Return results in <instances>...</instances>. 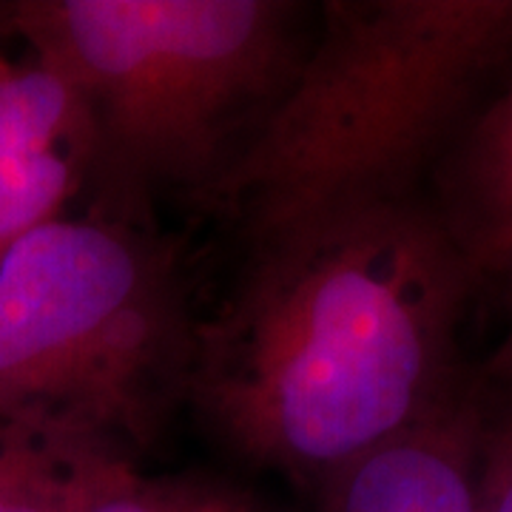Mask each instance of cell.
Wrapping results in <instances>:
<instances>
[{"mask_svg": "<svg viewBox=\"0 0 512 512\" xmlns=\"http://www.w3.org/2000/svg\"><path fill=\"white\" fill-rule=\"evenodd\" d=\"M245 251L197 319L185 399L239 461L313 490L476 376L461 325L481 279L430 194L330 211Z\"/></svg>", "mask_w": 512, "mask_h": 512, "instance_id": "cell-1", "label": "cell"}, {"mask_svg": "<svg viewBox=\"0 0 512 512\" xmlns=\"http://www.w3.org/2000/svg\"><path fill=\"white\" fill-rule=\"evenodd\" d=\"M120 461L126 458L0 421V512H83Z\"/></svg>", "mask_w": 512, "mask_h": 512, "instance_id": "cell-8", "label": "cell"}, {"mask_svg": "<svg viewBox=\"0 0 512 512\" xmlns=\"http://www.w3.org/2000/svg\"><path fill=\"white\" fill-rule=\"evenodd\" d=\"M282 0H18L3 32L69 80L97 174L126 194H202L291 83L311 35Z\"/></svg>", "mask_w": 512, "mask_h": 512, "instance_id": "cell-3", "label": "cell"}, {"mask_svg": "<svg viewBox=\"0 0 512 512\" xmlns=\"http://www.w3.org/2000/svg\"><path fill=\"white\" fill-rule=\"evenodd\" d=\"M510 55L512 0L325 3L291 83L200 202L251 245L419 194Z\"/></svg>", "mask_w": 512, "mask_h": 512, "instance_id": "cell-2", "label": "cell"}, {"mask_svg": "<svg viewBox=\"0 0 512 512\" xmlns=\"http://www.w3.org/2000/svg\"><path fill=\"white\" fill-rule=\"evenodd\" d=\"M3 15H6V3H0V32H3Z\"/></svg>", "mask_w": 512, "mask_h": 512, "instance_id": "cell-12", "label": "cell"}, {"mask_svg": "<svg viewBox=\"0 0 512 512\" xmlns=\"http://www.w3.org/2000/svg\"><path fill=\"white\" fill-rule=\"evenodd\" d=\"M97 174V134L69 80L0 55V259L66 214Z\"/></svg>", "mask_w": 512, "mask_h": 512, "instance_id": "cell-5", "label": "cell"}, {"mask_svg": "<svg viewBox=\"0 0 512 512\" xmlns=\"http://www.w3.org/2000/svg\"><path fill=\"white\" fill-rule=\"evenodd\" d=\"M430 200L481 282L512 259V77L458 128L433 168Z\"/></svg>", "mask_w": 512, "mask_h": 512, "instance_id": "cell-7", "label": "cell"}, {"mask_svg": "<svg viewBox=\"0 0 512 512\" xmlns=\"http://www.w3.org/2000/svg\"><path fill=\"white\" fill-rule=\"evenodd\" d=\"M481 407L476 373L427 419L322 478L311 512H478Z\"/></svg>", "mask_w": 512, "mask_h": 512, "instance_id": "cell-6", "label": "cell"}, {"mask_svg": "<svg viewBox=\"0 0 512 512\" xmlns=\"http://www.w3.org/2000/svg\"><path fill=\"white\" fill-rule=\"evenodd\" d=\"M504 276H507V325H504L501 342L495 345L487 365L481 370V379H487V382L493 384L512 382V259Z\"/></svg>", "mask_w": 512, "mask_h": 512, "instance_id": "cell-11", "label": "cell"}, {"mask_svg": "<svg viewBox=\"0 0 512 512\" xmlns=\"http://www.w3.org/2000/svg\"><path fill=\"white\" fill-rule=\"evenodd\" d=\"M83 512H282L237 478L214 473L143 476L131 461L114 464Z\"/></svg>", "mask_w": 512, "mask_h": 512, "instance_id": "cell-9", "label": "cell"}, {"mask_svg": "<svg viewBox=\"0 0 512 512\" xmlns=\"http://www.w3.org/2000/svg\"><path fill=\"white\" fill-rule=\"evenodd\" d=\"M197 319L146 225H40L0 259V421L134 461L185 407Z\"/></svg>", "mask_w": 512, "mask_h": 512, "instance_id": "cell-4", "label": "cell"}, {"mask_svg": "<svg viewBox=\"0 0 512 512\" xmlns=\"http://www.w3.org/2000/svg\"><path fill=\"white\" fill-rule=\"evenodd\" d=\"M476 510L512 512V382L493 384L484 379Z\"/></svg>", "mask_w": 512, "mask_h": 512, "instance_id": "cell-10", "label": "cell"}]
</instances>
